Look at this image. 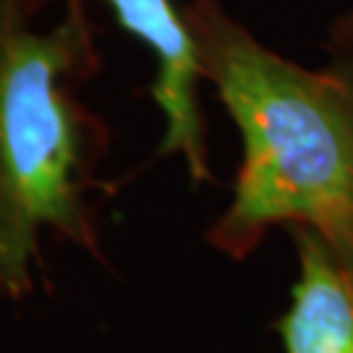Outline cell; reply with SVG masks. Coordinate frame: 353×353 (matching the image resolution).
I'll list each match as a JSON object with an SVG mask.
<instances>
[{
	"instance_id": "6da1fadb",
	"label": "cell",
	"mask_w": 353,
	"mask_h": 353,
	"mask_svg": "<svg viewBox=\"0 0 353 353\" xmlns=\"http://www.w3.org/2000/svg\"><path fill=\"white\" fill-rule=\"evenodd\" d=\"M183 21L202 79L243 139L233 199L207 239L246 259L275 225L353 233V13L327 37V63L267 50L220 0H189Z\"/></svg>"
},
{
	"instance_id": "7a4b0ae2",
	"label": "cell",
	"mask_w": 353,
	"mask_h": 353,
	"mask_svg": "<svg viewBox=\"0 0 353 353\" xmlns=\"http://www.w3.org/2000/svg\"><path fill=\"white\" fill-rule=\"evenodd\" d=\"M52 0H0V290L32 293L39 236L100 256L92 194L110 131L79 97L100 71L87 0L39 26Z\"/></svg>"
},
{
	"instance_id": "3957f363",
	"label": "cell",
	"mask_w": 353,
	"mask_h": 353,
	"mask_svg": "<svg viewBox=\"0 0 353 353\" xmlns=\"http://www.w3.org/2000/svg\"><path fill=\"white\" fill-rule=\"evenodd\" d=\"M126 32L139 37L157 58L152 97L165 113V139L160 154H181L194 181H210L204 115L196 100L202 79L194 42L183 16L170 0H105Z\"/></svg>"
},
{
	"instance_id": "277c9868",
	"label": "cell",
	"mask_w": 353,
	"mask_h": 353,
	"mask_svg": "<svg viewBox=\"0 0 353 353\" xmlns=\"http://www.w3.org/2000/svg\"><path fill=\"white\" fill-rule=\"evenodd\" d=\"M299 280L278 322L285 353H353V233L290 225Z\"/></svg>"
}]
</instances>
